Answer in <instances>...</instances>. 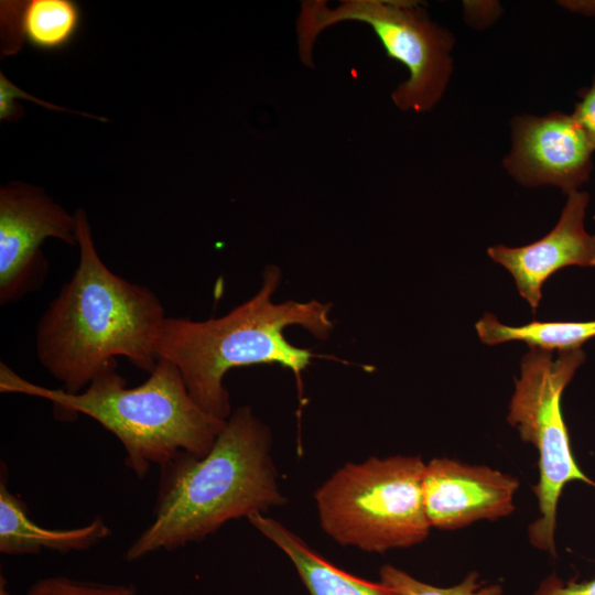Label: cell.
<instances>
[{
    "mask_svg": "<svg viewBox=\"0 0 595 595\" xmlns=\"http://www.w3.org/2000/svg\"><path fill=\"white\" fill-rule=\"evenodd\" d=\"M74 216L79 262L41 316L35 340L41 365L72 394L86 389L117 357L151 374L166 317L149 288L127 281L104 263L85 210Z\"/></svg>",
    "mask_w": 595,
    "mask_h": 595,
    "instance_id": "1",
    "label": "cell"
},
{
    "mask_svg": "<svg viewBox=\"0 0 595 595\" xmlns=\"http://www.w3.org/2000/svg\"><path fill=\"white\" fill-rule=\"evenodd\" d=\"M271 431L242 405L206 455L182 452L160 466L150 523L126 551L129 562L199 542L230 520L285 502L271 456Z\"/></svg>",
    "mask_w": 595,
    "mask_h": 595,
    "instance_id": "2",
    "label": "cell"
},
{
    "mask_svg": "<svg viewBox=\"0 0 595 595\" xmlns=\"http://www.w3.org/2000/svg\"><path fill=\"white\" fill-rule=\"evenodd\" d=\"M281 281V270L268 266L258 292L227 314L205 321L165 317L155 351L178 369L194 401L208 414L227 420L231 414L230 396L224 385L232 368L257 364H279L302 387V372L315 357L307 348L290 344L285 327L300 325L318 339L331 335L332 305L317 300L275 303L272 296Z\"/></svg>",
    "mask_w": 595,
    "mask_h": 595,
    "instance_id": "3",
    "label": "cell"
},
{
    "mask_svg": "<svg viewBox=\"0 0 595 595\" xmlns=\"http://www.w3.org/2000/svg\"><path fill=\"white\" fill-rule=\"evenodd\" d=\"M0 392L45 399L56 419L84 414L111 432L126 451L125 463L139 478L182 452L203 456L214 445L226 420L205 412L191 397L178 369L159 359L148 379L127 387L117 361L79 393L35 385L0 363Z\"/></svg>",
    "mask_w": 595,
    "mask_h": 595,
    "instance_id": "4",
    "label": "cell"
},
{
    "mask_svg": "<svg viewBox=\"0 0 595 595\" xmlns=\"http://www.w3.org/2000/svg\"><path fill=\"white\" fill-rule=\"evenodd\" d=\"M425 465L403 455L343 465L314 494L323 531L340 545L374 553L422 542L431 529Z\"/></svg>",
    "mask_w": 595,
    "mask_h": 595,
    "instance_id": "5",
    "label": "cell"
},
{
    "mask_svg": "<svg viewBox=\"0 0 595 595\" xmlns=\"http://www.w3.org/2000/svg\"><path fill=\"white\" fill-rule=\"evenodd\" d=\"M344 21L368 24L387 56L408 68L409 78L391 95L398 108L424 112L441 100L453 71L451 52L455 40L450 31L431 21L416 2L345 0L329 9L325 1H303L296 31L300 56L305 65H313L316 36Z\"/></svg>",
    "mask_w": 595,
    "mask_h": 595,
    "instance_id": "6",
    "label": "cell"
},
{
    "mask_svg": "<svg viewBox=\"0 0 595 595\" xmlns=\"http://www.w3.org/2000/svg\"><path fill=\"white\" fill-rule=\"evenodd\" d=\"M585 361L581 349L552 351L531 348L520 361V378L509 403L507 421L539 454V479L533 486L539 516L528 528L538 550L555 554L556 511L564 487L574 480L595 488L576 463L561 410V398Z\"/></svg>",
    "mask_w": 595,
    "mask_h": 595,
    "instance_id": "7",
    "label": "cell"
},
{
    "mask_svg": "<svg viewBox=\"0 0 595 595\" xmlns=\"http://www.w3.org/2000/svg\"><path fill=\"white\" fill-rule=\"evenodd\" d=\"M47 238L78 245L75 216L36 187L12 183L0 190V304L39 289L48 270L41 246Z\"/></svg>",
    "mask_w": 595,
    "mask_h": 595,
    "instance_id": "8",
    "label": "cell"
},
{
    "mask_svg": "<svg viewBox=\"0 0 595 595\" xmlns=\"http://www.w3.org/2000/svg\"><path fill=\"white\" fill-rule=\"evenodd\" d=\"M510 133L511 149L502 165L518 183L553 185L569 194L588 181L595 148L573 115L517 116Z\"/></svg>",
    "mask_w": 595,
    "mask_h": 595,
    "instance_id": "9",
    "label": "cell"
},
{
    "mask_svg": "<svg viewBox=\"0 0 595 595\" xmlns=\"http://www.w3.org/2000/svg\"><path fill=\"white\" fill-rule=\"evenodd\" d=\"M519 480L486 465L436 457L425 465L422 494L431 528L455 530L515 510Z\"/></svg>",
    "mask_w": 595,
    "mask_h": 595,
    "instance_id": "10",
    "label": "cell"
},
{
    "mask_svg": "<svg viewBox=\"0 0 595 595\" xmlns=\"http://www.w3.org/2000/svg\"><path fill=\"white\" fill-rule=\"evenodd\" d=\"M588 202L586 192L569 193L558 224L544 237L517 248L497 245L487 249L511 273L532 310L538 309L542 285L553 273L567 266L595 267V235L584 227Z\"/></svg>",
    "mask_w": 595,
    "mask_h": 595,
    "instance_id": "11",
    "label": "cell"
},
{
    "mask_svg": "<svg viewBox=\"0 0 595 595\" xmlns=\"http://www.w3.org/2000/svg\"><path fill=\"white\" fill-rule=\"evenodd\" d=\"M7 466L0 474V552L4 555L39 554L44 550L68 553L88 550L105 539L111 530L101 516L87 524L72 529L39 526L29 516L22 499L8 488Z\"/></svg>",
    "mask_w": 595,
    "mask_h": 595,
    "instance_id": "12",
    "label": "cell"
},
{
    "mask_svg": "<svg viewBox=\"0 0 595 595\" xmlns=\"http://www.w3.org/2000/svg\"><path fill=\"white\" fill-rule=\"evenodd\" d=\"M1 53L17 54L22 45L53 52L67 45L82 24V9L73 0H2Z\"/></svg>",
    "mask_w": 595,
    "mask_h": 595,
    "instance_id": "13",
    "label": "cell"
},
{
    "mask_svg": "<svg viewBox=\"0 0 595 595\" xmlns=\"http://www.w3.org/2000/svg\"><path fill=\"white\" fill-rule=\"evenodd\" d=\"M248 521L285 553L310 595H401L381 582H369L336 567L273 518L257 513Z\"/></svg>",
    "mask_w": 595,
    "mask_h": 595,
    "instance_id": "14",
    "label": "cell"
},
{
    "mask_svg": "<svg viewBox=\"0 0 595 595\" xmlns=\"http://www.w3.org/2000/svg\"><path fill=\"white\" fill-rule=\"evenodd\" d=\"M475 328L482 343L497 345L506 342H523L530 349L547 351L581 349L595 337V320L587 322H540L532 321L522 326H508L490 313H485Z\"/></svg>",
    "mask_w": 595,
    "mask_h": 595,
    "instance_id": "15",
    "label": "cell"
},
{
    "mask_svg": "<svg viewBox=\"0 0 595 595\" xmlns=\"http://www.w3.org/2000/svg\"><path fill=\"white\" fill-rule=\"evenodd\" d=\"M379 575L381 583L401 595H502L504 593L500 584L487 583L475 571L469 572L458 584L451 587L426 584L391 564H385Z\"/></svg>",
    "mask_w": 595,
    "mask_h": 595,
    "instance_id": "16",
    "label": "cell"
},
{
    "mask_svg": "<svg viewBox=\"0 0 595 595\" xmlns=\"http://www.w3.org/2000/svg\"><path fill=\"white\" fill-rule=\"evenodd\" d=\"M25 595H137V591L132 585L50 576L34 582Z\"/></svg>",
    "mask_w": 595,
    "mask_h": 595,
    "instance_id": "17",
    "label": "cell"
},
{
    "mask_svg": "<svg viewBox=\"0 0 595 595\" xmlns=\"http://www.w3.org/2000/svg\"><path fill=\"white\" fill-rule=\"evenodd\" d=\"M533 595H595V577L577 582L552 573L541 581Z\"/></svg>",
    "mask_w": 595,
    "mask_h": 595,
    "instance_id": "18",
    "label": "cell"
},
{
    "mask_svg": "<svg viewBox=\"0 0 595 595\" xmlns=\"http://www.w3.org/2000/svg\"><path fill=\"white\" fill-rule=\"evenodd\" d=\"M573 116L582 126L595 148V76L592 84L578 93Z\"/></svg>",
    "mask_w": 595,
    "mask_h": 595,
    "instance_id": "19",
    "label": "cell"
},
{
    "mask_svg": "<svg viewBox=\"0 0 595 595\" xmlns=\"http://www.w3.org/2000/svg\"><path fill=\"white\" fill-rule=\"evenodd\" d=\"M464 12L467 23L482 28L490 24L500 14L501 8L497 2H465Z\"/></svg>",
    "mask_w": 595,
    "mask_h": 595,
    "instance_id": "20",
    "label": "cell"
},
{
    "mask_svg": "<svg viewBox=\"0 0 595 595\" xmlns=\"http://www.w3.org/2000/svg\"><path fill=\"white\" fill-rule=\"evenodd\" d=\"M561 6L571 12L583 15H595V0H570L559 1Z\"/></svg>",
    "mask_w": 595,
    "mask_h": 595,
    "instance_id": "21",
    "label": "cell"
},
{
    "mask_svg": "<svg viewBox=\"0 0 595 595\" xmlns=\"http://www.w3.org/2000/svg\"><path fill=\"white\" fill-rule=\"evenodd\" d=\"M0 595H9V593L7 592L6 587H3V580H1V591H0Z\"/></svg>",
    "mask_w": 595,
    "mask_h": 595,
    "instance_id": "22",
    "label": "cell"
}]
</instances>
